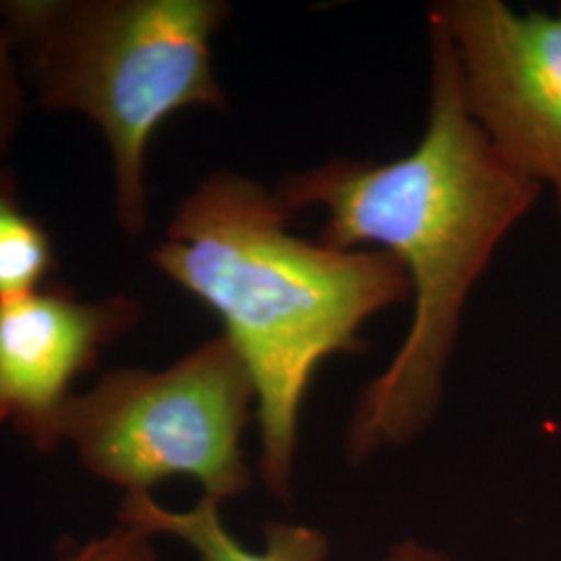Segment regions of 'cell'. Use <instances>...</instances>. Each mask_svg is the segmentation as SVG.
Listing matches in <instances>:
<instances>
[{"label": "cell", "mask_w": 561, "mask_h": 561, "mask_svg": "<svg viewBox=\"0 0 561 561\" xmlns=\"http://www.w3.org/2000/svg\"><path fill=\"white\" fill-rule=\"evenodd\" d=\"M140 319L129 296L81 301L60 283L0 301V424L55 449L73 382Z\"/></svg>", "instance_id": "cell-6"}, {"label": "cell", "mask_w": 561, "mask_h": 561, "mask_svg": "<svg viewBox=\"0 0 561 561\" xmlns=\"http://www.w3.org/2000/svg\"><path fill=\"white\" fill-rule=\"evenodd\" d=\"M428 18L451 41L470 117L503 161L551 190L561 215V9L442 0Z\"/></svg>", "instance_id": "cell-5"}, {"label": "cell", "mask_w": 561, "mask_h": 561, "mask_svg": "<svg viewBox=\"0 0 561 561\" xmlns=\"http://www.w3.org/2000/svg\"><path fill=\"white\" fill-rule=\"evenodd\" d=\"M426 30L428 115L414 150L385 162L331 159L275 187L294 217L321 208L322 243L382 250L412 285L400 350L356 403L345 437L350 461L414 442L433 422L468 298L542 192L503 161L470 117L442 23L428 18Z\"/></svg>", "instance_id": "cell-1"}, {"label": "cell", "mask_w": 561, "mask_h": 561, "mask_svg": "<svg viewBox=\"0 0 561 561\" xmlns=\"http://www.w3.org/2000/svg\"><path fill=\"white\" fill-rule=\"evenodd\" d=\"M275 190L233 171L198 183L150 254L167 279L221 319L256 391L261 474L289 500L298 426L322 362L366 350L362 329L412 300L400 262L294 233Z\"/></svg>", "instance_id": "cell-2"}, {"label": "cell", "mask_w": 561, "mask_h": 561, "mask_svg": "<svg viewBox=\"0 0 561 561\" xmlns=\"http://www.w3.org/2000/svg\"><path fill=\"white\" fill-rule=\"evenodd\" d=\"M221 503L202 497L187 512L167 510L150 493H127L121 505V522L141 535H169L185 542L201 561H324L329 542L321 530L273 522L264 528L262 551H248L227 528L219 512Z\"/></svg>", "instance_id": "cell-7"}, {"label": "cell", "mask_w": 561, "mask_h": 561, "mask_svg": "<svg viewBox=\"0 0 561 561\" xmlns=\"http://www.w3.org/2000/svg\"><path fill=\"white\" fill-rule=\"evenodd\" d=\"M256 410V391L225 335L152 370H113L73 396L60 439L81 463L127 493H148L171 479L198 482L217 503L250 486L241 437Z\"/></svg>", "instance_id": "cell-4"}, {"label": "cell", "mask_w": 561, "mask_h": 561, "mask_svg": "<svg viewBox=\"0 0 561 561\" xmlns=\"http://www.w3.org/2000/svg\"><path fill=\"white\" fill-rule=\"evenodd\" d=\"M222 0H9L2 27L42 106L94 121L111 148L119 225L148 221L146 154L175 113L227 108L210 42Z\"/></svg>", "instance_id": "cell-3"}, {"label": "cell", "mask_w": 561, "mask_h": 561, "mask_svg": "<svg viewBox=\"0 0 561 561\" xmlns=\"http://www.w3.org/2000/svg\"><path fill=\"white\" fill-rule=\"evenodd\" d=\"M382 561H449L442 553L426 549L419 542H401L396 545Z\"/></svg>", "instance_id": "cell-10"}, {"label": "cell", "mask_w": 561, "mask_h": 561, "mask_svg": "<svg viewBox=\"0 0 561 561\" xmlns=\"http://www.w3.org/2000/svg\"><path fill=\"white\" fill-rule=\"evenodd\" d=\"M55 243L46 225L20 201L15 180L0 173V301L27 296L57 271Z\"/></svg>", "instance_id": "cell-8"}, {"label": "cell", "mask_w": 561, "mask_h": 561, "mask_svg": "<svg viewBox=\"0 0 561 561\" xmlns=\"http://www.w3.org/2000/svg\"><path fill=\"white\" fill-rule=\"evenodd\" d=\"M21 121V85L18 60L9 34L0 25V173Z\"/></svg>", "instance_id": "cell-9"}]
</instances>
